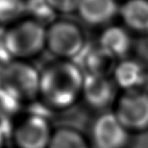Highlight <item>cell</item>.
<instances>
[{"instance_id":"10","label":"cell","mask_w":148,"mask_h":148,"mask_svg":"<svg viewBox=\"0 0 148 148\" xmlns=\"http://www.w3.org/2000/svg\"><path fill=\"white\" fill-rule=\"evenodd\" d=\"M119 10L116 0H80L77 11L86 25L99 27L111 23Z\"/></svg>"},{"instance_id":"5","label":"cell","mask_w":148,"mask_h":148,"mask_svg":"<svg viewBox=\"0 0 148 148\" xmlns=\"http://www.w3.org/2000/svg\"><path fill=\"white\" fill-rule=\"evenodd\" d=\"M54 130L47 116L27 113L12 124L11 140L15 148H49Z\"/></svg>"},{"instance_id":"12","label":"cell","mask_w":148,"mask_h":148,"mask_svg":"<svg viewBox=\"0 0 148 148\" xmlns=\"http://www.w3.org/2000/svg\"><path fill=\"white\" fill-rule=\"evenodd\" d=\"M78 57H84L81 60V65H79L84 75L110 76L118 62L99 45L93 48L86 46Z\"/></svg>"},{"instance_id":"15","label":"cell","mask_w":148,"mask_h":148,"mask_svg":"<svg viewBox=\"0 0 148 148\" xmlns=\"http://www.w3.org/2000/svg\"><path fill=\"white\" fill-rule=\"evenodd\" d=\"M27 13L32 19L45 27L55 21L56 11L48 0H27Z\"/></svg>"},{"instance_id":"17","label":"cell","mask_w":148,"mask_h":148,"mask_svg":"<svg viewBox=\"0 0 148 148\" xmlns=\"http://www.w3.org/2000/svg\"><path fill=\"white\" fill-rule=\"evenodd\" d=\"M48 2L56 12L68 14L78 10L80 0H48Z\"/></svg>"},{"instance_id":"3","label":"cell","mask_w":148,"mask_h":148,"mask_svg":"<svg viewBox=\"0 0 148 148\" xmlns=\"http://www.w3.org/2000/svg\"><path fill=\"white\" fill-rule=\"evenodd\" d=\"M0 88L21 103L39 97L40 71L27 61L12 59L0 70Z\"/></svg>"},{"instance_id":"18","label":"cell","mask_w":148,"mask_h":148,"mask_svg":"<svg viewBox=\"0 0 148 148\" xmlns=\"http://www.w3.org/2000/svg\"><path fill=\"white\" fill-rule=\"evenodd\" d=\"M5 146V137L3 134V130L0 126V148H4Z\"/></svg>"},{"instance_id":"2","label":"cell","mask_w":148,"mask_h":148,"mask_svg":"<svg viewBox=\"0 0 148 148\" xmlns=\"http://www.w3.org/2000/svg\"><path fill=\"white\" fill-rule=\"evenodd\" d=\"M4 47L11 59L27 61L47 49V29L33 19L21 21L5 29Z\"/></svg>"},{"instance_id":"13","label":"cell","mask_w":148,"mask_h":148,"mask_svg":"<svg viewBox=\"0 0 148 148\" xmlns=\"http://www.w3.org/2000/svg\"><path fill=\"white\" fill-rule=\"evenodd\" d=\"M119 14L130 32L148 34V0H126Z\"/></svg>"},{"instance_id":"14","label":"cell","mask_w":148,"mask_h":148,"mask_svg":"<svg viewBox=\"0 0 148 148\" xmlns=\"http://www.w3.org/2000/svg\"><path fill=\"white\" fill-rule=\"evenodd\" d=\"M49 148H92L89 139L79 130L62 126L54 130Z\"/></svg>"},{"instance_id":"16","label":"cell","mask_w":148,"mask_h":148,"mask_svg":"<svg viewBox=\"0 0 148 148\" xmlns=\"http://www.w3.org/2000/svg\"><path fill=\"white\" fill-rule=\"evenodd\" d=\"M27 13L25 0H0V23H9Z\"/></svg>"},{"instance_id":"11","label":"cell","mask_w":148,"mask_h":148,"mask_svg":"<svg viewBox=\"0 0 148 148\" xmlns=\"http://www.w3.org/2000/svg\"><path fill=\"white\" fill-rule=\"evenodd\" d=\"M99 45L119 61L129 57L133 48V40L129 29L119 25H111L101 33Z\"/></svg>"},{"instance_id":"9","label":"cell","mask_w":148,"mask_h":148,"mask_svg":"<svg viewBox=\"0 0 148 148\" xmlns=\"http://www.w3.org/2000/svg\"><path fill=\"white\" fill-rule=\"evenodd\" d=\"M115 84L121 91L148 90V70L140 60L127 57L116 63L112 73Z\"/></svg>"},{"instance_id":"1","label":"cell","mask_w":148,"mask_h":148,"mask_svg":"<svg viewBox=\"0 0 148 148\" xmlns=\"http://www.w3.org/2000/svg\"><path fill=\"white\" fill-rule=\"evenodd\" d=\"M84 79L76 62L55 59L40 71L39 97L54 111L67 110L82 97Z\"/></svg>"},{"instance_id":"7","label":"cell","mask_w":148,"mask_h":148,"mask_svg":"<svg viewBox=\"0 0 148 148\" xmlns=\"http://www.w3.org/2000/svg\"><path fill=\"white\" fill-rule=\"evenodd\" d=\"M92 148H128L132 134L112 111L101 112L90 125Z\"/></svg>"},{"instance_id":"4","label":"cell","mask_w":148,"mask_h":148,"mask_svg":"<svg viewBox=\"0 0 148 148\" xmlns=\"http://www.w3.org/2000/svg\"><path fill=\"white\" fill-rule=\"evenodd\" d=\"M86 46L82 29L73 21H55L47 29V50L56 59L74 61Z\"/></svg>"},{"instance_id":"6","label":"cell","mask_w":148,"mask_h":148,"mask_svg":"<svg viewBox=\"0 0 148 148\" xmlns=\"http://www.w3.org/2000/svg\"><path fill=\"white\" fill-rule=\"evenodd\" d=\"M112 111L131 134L148 132V90L121 91Z\"/></svg>"},{"instance_id":"8","label":"cell","mask_w":148,"mask_h":148,"mask_svg":"<svg viewBox=\"0 0 148 148\" xmlns=\"http://www.w3.org/2000/svg\"><path fill=\"white\" fill-rule=\"evenodd\" d=\"M118 89L112 76L85 75L81 99L91 109L106 112L115 105L119 95Z\"/></svg>"}]
</instances>
